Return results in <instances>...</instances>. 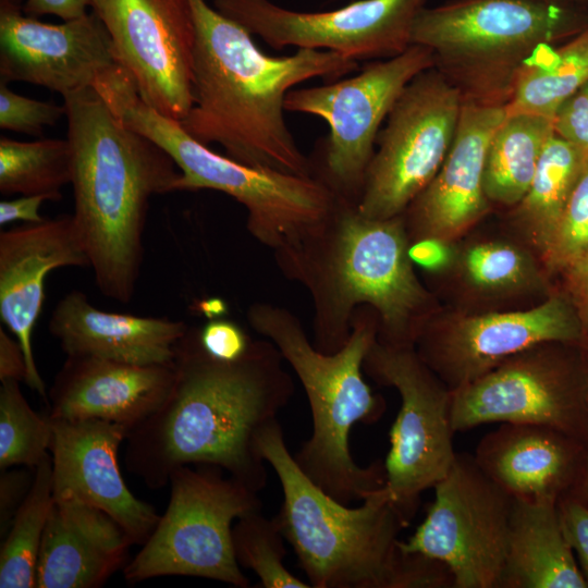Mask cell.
I'll return each mask as SVG.
<instances>
[{"label": "cell", "mask_w": 588, "mask_h": 588, "mask_svg": "<svg viewBox=\"0 0 588 588\" xmlns=\"http://www.w3.org/2000/svg\"><path fill=\"white\" fill-rule=\"evenodd\" d=\"M363 369L377 383L396 389L401 397L390 430L384 487L408 526L421 493L448 474L456 456L452 391L415 347H393L376 340L365 356Z\"/></svg>", "instance_id": "11"}, {"label": "cell", "mask_w": 588, "mask_h": 588, "mask_svg": "<svg viewBox=\"0 0 588 588\" xmlns=\"http://www.w3.org/2000/svg\"><path fill=\"white\" fill-rule=\"evenodd\" d=\"M1 470L0 476V535L7 534L10 524L25 500L34 480V469Z\"/></svg>", "instance_id": "40"}, {"label": "cell", "mask_w": 588, "mask_h": 588, "mask_svg": "<svg viewBox=\"0 0 588 588\" xmlns=\"http://www.w3.org/2000/svg\"><path fill=\"white\" fill-rule=\"evenodd\" d=\"M553 134L552 119L505 112L490 138L486 156L483 189L490 203L514 207L523 199Z\"/></svg>", "instance_id": "27"}, {"label": "cell", "mask_w": 588, "mask_h": 588, "mask_svg": "<svg viewBox=\"0 0 588 588\" xmlns=\"http://www.w3.org/2000/svg\"><path fill=\"white\" fill-rule=\"evenodd\" d=\"M580 342L583 330L574 305L567 295L558 294L526 310L427 321L415 351L453 391L539 344Z\"/></svg>", "instance_id": "17"}, {"label": "cell", "mask_w": 588, "mask_h": 588, "mask_svg": "<svg viewBox=\"0 0 588 588\" xmlns=\"http://www.w3.org/2000/svg\"><path fill=\"white\" fill-rule=\"evenodd\" d=\"M51 424L53 494H71L103 511L133 544H143L160 515L137 499L122 477L118 452L128 429L99 419H51Z\"/></svg>", "instance_id": "19"}, {"label": "cell", "mask_w": 588, "mask_h": 588, "mask_svg": "<svg viewBox=\"0 0 588 588\" xmlns=\"http://www.w3.org/2000/svg\"><path fill=\"white\" fill-rule=\"evenodd\" d=\"M118 64L112 39L95 12L49 24L0 0L1 82L28 83L63 96L93 87Z\"/></svg>", "instance_id": "18"}, {"label": "cell", "mask_w": 588, "mask_h": 588, "mask_svg": "<svg viewBox=\"0 0 588 588\" xmlns=\"http://www.w3.org/2000/svg\"><path fill=\"white\" fill-rule=\"evenodd\" d=\"M541 48L520 70L506 113L553 119L558 108L588 81V24L558 46Z\"/></svg>", "instance_id": "28"}, {"label": "cell", "mask_w": 588, "mask_h": 588, "mask_svg": "<svg viewBox=\"0 0 588 588\" xmlns=\"http://www.w3.org/2000/svg\"><path fill=\"white\" fill-rule=\"evenodd\" d=\"M587 156L565 139L553 136L540 156L535 175L515 207V219L531 241L547 250Z\"/></svg>", "instance_id": "29"}, {"label": "cell", "mask_w": 588, "mask_h": 588, "mask_svg": "<svg viewBox=\"0 0 588 588\" xmlns=\"http://www.w3.org/2000/svg\"><path fill=\"white\" fill-rule=\"evenodd\" d=\"M587 24L583 8L550 0H450L420 10L411 42L432 52L464 101L505 107L522 68Z\"/></svg>", "instance_id": "8"}, {"label": "cell", "mask_w": 588, "mask_h": 588, "mask_svg": "<svg viewBox=\"0 0 588 588\" xmlns=\"http://www.w3.org/2000/svg\"><path fill=\"white\" fill-rule=\"evenodd\" d=\"M53 430L48 415L36 413L20 389V382L0 387V469L24 466L35 469L50 451Z\"/></svg>", "instance_id": "32"}, {"label": "cell", "mask_w": 588, "mask_h": 588, "mask_svg": "<svg viewBox=\"0 0 588 588\" xmlns=\"http://www.w3.org/2000/svg\"><path fill=\"white\" fill-rule=\"evenodd\" d=\"M461 268L466 282L485 293L520 290L539 277L528 254L504 242H483L467 247L461 256Z\"/></svg>", "instance_id": "34"}, {"label": "cell", "mask_w": 588, "mask_h": 588, "mask_svg": "<svg viewBox=\"0 0 588 588\" xmlns=\"http://www.w3.org/2000/svg\"><path fill=\"white\" fill-rule=\"evenodd\" d=\"M47 200H54L50 195H22L21 197L0 201V225H7L15 221L34 223L42 221L39 210Z\"/></svg>", "instance_id": "43"}, {"label": "cell", "mask_w": 588, "mask_h": 588, "mask_svg": "<svg viewBox=\"0 0 588 588\" xmlns=\"http://www.w3.org/2000/svg\"><path fill=\"white\" fill-rule=\"evenodd\" d=\"M433 489L425 519L401 548L443 563L454 588H500L513 498L466 453H456Z\"/></svg>", "instance_id": "14"}, {"label": "cell", "mask_w": 588, "mask_h": 588, "mask_svg": "<svg viewBox=\"0 0 588 588\" xmlns=\"http://www.w3.org/2000/svg\"><path fill=\"white\" fill-rule=\"evenodd\" d=\"M89 2L90 0H26L22 10L33 17L54 15L66 21L86 14Z\"/></svg>", "instance_id": "45"}, {"label": "cell", "mask_w": 588, "mask_h": 588, "mask_svg": "<svg viewBox=\"0 0 588 588\" xmlns=\"http://www.w3.org/2000/svg\"><path fill=\"white\" fill-rule=\"evenodd\" d=\"M226 309L225 302L218 297L206 298L196 304L197 313L204 315L208 320L223 317Z\"/></svg>", "instance_id": "47"}, {"label": "cell", "mask_w": 588, "mask_h": 588, "mask_svg": "<svg viewBox=\"0 0 588 588\" xmlns=\"http://www.w3.org/2000/svg\"><path fill=\"white\" fill-rule=\"evenodd\" d=\"M563 271L566 274L567 296L577 313L583 341L588 348V252L574 259Z\"/></svg>", "instance_id": "42"}, {"label": "cell", "mask_w": 588, "mask_h": 588, "mask_svg": "<svg viewBox=\"0 0 588 588\" xmlns=\"http://www.w3.org/2000/svg\"><path fill=\"white\" fill-rule=\"evenodd\" d=\"M565 5L583 8L588 4V0H550Z\"/></svg>", "instance_id": "48"}, {"label": "cell", "mask_w": 588, "mask_h": 588, "mask_svg": "<svg viewBox=\"0 0 588 588\" xmlns=\"http://www.w3.org/2000/svg\"><path fill=\"white\" fill-rule=\"evenodd\" d=\"M586 443L540 425L502 422L478 442L479 468L514 499L559 502L583 474Z\"/></svg>", "instance_id": "23"}, {"label": "cell", "mask_w": 588, "mask_h": 588, "mask_svg": "<svg viewBox=\"0 0 588 588\" xmlns=\"http://www.w3.org/2000/svg\"><path fill=\"white\" fill-rule=\"evenodd\" d=\"M72 150L73 219L98 290L128 304L144 260L152 196L176 191L172 158L132 130L95 87L62 96Z\"/></svg>", "instance_id": "3"}, {"label": "cell", "mask_w": 588, "mask_h": 588, "mask_svg": "<svg viewBox=\"0 0 588 588\" xmlns=\"http://www.w3.org/2000/svg\"><path fill=\"white\" fill-rule=\"evenodd\" d=\"M586 411H587V429H588V350L586 353ZM579 500L583 504L588 506V436L586 444V455L581 477L574 492L571 494Z\"/></svg>", "instance_id": "46"}, {"label": "cell", "mask_w": 588, "mask_h": 588, "mask_svg": "<svg viewBox=\"0 0 588 588\" xmlns=\"http://www.w3.org/2000/svg\"><path fill=\"white\" fill-rule=\"evenodd\" d=\"M196 41L193 106L180 122L196 140L224 148L229 158L257 168L314 175L284 120V100L302 82L333 81L358 62L328 50L265 54L253 35L205 0H191Z\"/></svg>", "instance_id": "2"}, {"label": "cell", "mask_w": 588, "mask_h": 588, "mask_svg": "<svg viewBox=\"0 0 588 588\" xmlns=\"http://www.w3.org/2000/svg\"><path fill=\"white\" fill-rule=\"evenodd\" d=\"M72 150L65 139L32 142L0 137V192L3 195L46 194L60 200L71 184Z\"/></svg>", "instance_id": "31"}, {"label": "cell", "mask_w": 588, "mask_h": 588, "mask_svg": "<svg viewBox=\"0 0 588 588\" xmlns=\"http://www.w3.org/2000/svg\"><path fill=\"white\" fill-rule=\"evenodd\" d=\"M586 252H588V157L543 257L550 268L563 270Z\"/></svg>", "instance_id": "35"}, {"label": "cell", "mask_w": 588, "mask_h": 588, "mask_svg": "<svg viewBox=\"0 0 588 588\" xmlns=\"http://www.w3.org/2000/svg\"><path fill=\"white\" fill-rule=\"evenodd\" d=\"M558 509L564 534L588 584V506L569 494L559 501Z\"/></svg>", "instance_id": "39"}, {"label": "cell", "mask_w": 588, "mask_h": 588, "mask_svg": "<svg viewBox=\"0 0 588 588\" xmlns=\"http://www.w3.org/2000/svg\"><path fill=\"white\" fill-rule=\"evenodd\" d=\"M28 368L24 352L16 340L0 328V381L27 382Z\"/></svg>", "instance_id": "44"}, {"label": "cell", "mask_w": 588, "mask_h": 588, "mask_svg": "<svg viewBox=\"0 0 588 588\" xmlns=\"http://www.w3.org/2000/svg\"><path fill=\"white\" fill-rule=\"evenodd\" d=\"M8 1H10L13 4L23 7V4L25 3L26 0H8Z\"/></svg>", "instance_id": "49"}, {"label": "cell", "mask_w": 588, "mask_h": 588, "mask_svg": "<svg viewBox=\"0 0 588 588\" xmlns=\"http://www.w3.org/2000/svg\"><path fill=\"white\" fill-rule=\"evenodd\" d=\"M463 97L436 68L416 75L391 109L367 169L358 211L402 216L441 168L455 137Z\"/></svg>", "instance_id": "12"}, {"label": "cell", "mask_w": 588, "mask_h": 588, "mask_svg": "<svg viewBox=\"0 0 588 588\" xmlns=\"http://www.w3.org/2000/svg\"><path fill=\"white\" fill-rule=\"evenodd\" d=\"M430 68L432 52L411 45L399 56L371 61L352 77L287 93L285 111L313 114L329 125L310 160L313 174L340 198L357 205L382 122L407 84Z\"/></svg>", "instance_id": "10"}, {"label": "cell", "mask_w": 588, "mask_h": 588, "mask_svg": "<svg viewBox=\"0 0 588 588\" xmlns=\"http://www.w3.org/2000/svg\"><path fill=\"white\" fill-rule=\"evenodd\" d=\"M199 341L210 356L231 362L242 357L253 340L236 322L221 317L199 328Z\"/></svg>", "instance_id": "37"}, {"label": "cell", "mask_w": 588, "mask_h": 588, "mask_svg": "<svg viewBox=\"0 0 588 588\" xmlns=\"http://www.w3.org/2000/svg\"><path fill=\"white\" fill-rule=\"evenodd\" d=\"M258 443L282 487L274 517L313 588H454L443 563L401 548L407 526L384 486L348 507L299 468L278 420Z\"/></svg>", "instance_id": "5"}, {"label": "cell", "mask_w": 588, "mask_h": 588, "mask_svg": "<svg viewBox=\"0 0 588 588\" xmlns=\"http://www.w3.org/2000/svg\"><path fill=\"white\" fill-rule=\"evenodd\" d=\"M558 503L513 498L500 588H588Z\"/></svg>", "instance_id": "26"}, {"label": "cell", "mask_w": 588, "mask_h": 588, "mask_svg": "<svg viewBox=\"0 0 588 588\" xmlns=\"http://www.w3.org/2000/svg\"><path fill=\"white\" fill-rule=\"evenodd\" d=\"M246 317L256 332L277 346L307 395L313 432L294 456L299 468L326 493L347 505L382 488L384 463L358 466L348 442L355 424H373L385 409L384 400L373 394L363 378L365 356L378 334L376 311L359 306L347 342L332 354L318 351L302 321L285 307L256 302Z\"/></svg>", "instance_id": "6"}, {"label": "cell", "mask_w": 588, "mask_h": 588, "mask_svg": "<svg viewBox=\"0 0 588 588\" xmlns=\"http://www.w3.org/2000/svg\"><path fill=\"white\" fill-rule=\"evenodd\" d=\"M565 343H544L520 352L452 391L454 432L483 424L540 425L587 444L586 354Z\"/></svg>", "instance_id": "13"}, {"label": "cell", "mask_w": 588, "mask_h": 588, "mask_svg": "<svg viewBox=\"0 0 588 588\" xmlns=\"http://www.w3.org/2000/svg\"><path fill=\"white\" fill-rule=\"evenodd\" d=\"M188 326L167 317L113 313L95 307L78 290L53 308L49 331L66 356H88L137 365L173 364Z\"/></svg>", "instance_id": "25"}, {"label": "cell", "mask_w": 588, "mask_h": 588, "mask_svg": "<svg viewBox=\"0 0 588 588\" xmlns=\"http://www.w3.org/2000/svg\"><path fill=\"white\" fill-rule=\"evenodd\" d=\"M170 365H137L66 356L48 392L51 419H99L131 430L166 401L174 382Z\"/></svg>", "instance_id": "22"}, {"label": "cell", "mask_w": 588, "mask_h": 588, "mask_svg": "<svg viewBox=\"0 0 588 588\" xmlns=\"http://www.w3.org/2000/svg\"><path fill=\"white\" fill-rule=\"evenodd\" d=\"M428 0H357L324 12L270 0H213V8L272 48L328 50L348 59L383 60L404 52Z\"/></svg>", "instance_id": "15"}, {"label": "cell", "mask_w": 588, "mask_h": 588, "mask_svg": "<svg viewBox=\"0 0 588 588\" xmlns=\"http://www.w3.org/2000/svg\"><path fill=\"white\" fill-rule=\"evenodd\" d=\"M408 255L413 264L430 272H442L456 259L450 241L438 237H422L411 242Z\"/></svg>", "instance_id": "41"}, {"label": "cell", "mask_w": 588, "mask_h": 588, "mask_svg": "<svg viewBox=\"0 0 588 588\" xmlns=\"http://www.w3.org/2000/svg\"><path fill=\"white\" fill-rule=\"evenodd\" d=\"M52 503V457L48 453L34 469L33 485L4 535L0 588L36 587L37 563Z\"/></svg>", "instance_id": "30"}, {"label": "cell", "mask_w": 588, "mask_h": 588, "mask_svg": "<svg viewBox=\"0 0 588 588\" xmlns=\"http://www.w3.org/2000/svg\"><path fill=\"white\" fill-rule=\"evenodd\" d=\"M139 97L181 121L193 106L196 28L191 0H90Z\"/></svg>", "instance_id": "16"}, {"label": "cell", "mask_w": 588, "mask_h": 588, "mask_svg": "<svg viewBox=\"0 0 588 588\" xmlns=\"http://www.w3.org/2000/svg\"><path fill=\"white\" fill-rule=\"evenodd\" d=\"M133 542L107 513L71 494H53L36 587L97 588L124 565Z\"/></svg>", "instance_id": "24"}, {"label": "cell", "mask_w": 588, "mask_h": 588, "mask_svg": "<svg viewBox=\"0 0 588 588\" xmlns=\"http://www.w3.org/2000/svg\"><path fill=\"white\" fill-rule=\"evenodd\" d=\"M504 115L505 107L463 102L455 137L441 168L403 213L411 242L422 237L451 241L487 213L486 156Z\"/></svg>", "instance_id": "21"}, {"label": "cell", "mask_w": 588, "mask_h": 588, "mask_svg": "<svg viewBox=\"0 0 588 588\" xmlns=\"http://www.w3.org/2000/svg\"><path fill=\"white\" fill-rule=\"evenodd\" d=\"M65 267H89V258L72 215L25 223L0 233V318L19 341L28 368L26 384L44 400L33 332L41 314L48 274Z\"/></svg>", "instance_id": "20"}, {"label": "cell", "mask_w": 588, "mask_h": 588, "mask_svg": "<svg viewBox=\"0 0 588 588\" xmlns=\"http://www.w3.org/2000/svg\"><path fill=\"white\" fill-rule=\"evenodd\" d=\"M63 115L64 106L19 95L0 81V127L42 137L46 126H53Z\"/></svg>", "instance_id": "36"}, {"label": "cell", "mask_w": 588, "mask_h": 588, "mask_svg": "<svg viewBox=\"0 0 588 588\" xmlns=\"http://www.w3.org/2000/svg\"><path fill=\"white\" fill-rule=\"evenodd\" d=\"M284 535L275 517L267 518L260 511L237 518L232 528L236 562L252 569L264 588H309L284 565Z\"/></svg>", "instance_id": "33"}, {"label": "cell", "mask_w": 588, "mask_h": 588, "mask_svg": "<svg viewBox=\"0 0 588 588\" xmlns=\"http://www.w3.org/2000/svg\"><path fill=\"white\" fill-rule=\"evenodd\" d=\"M403 215L363 216L356 204L339 197L326 226L296 252L277 261L285 278L299 282L314 305V346L341 350L359 306L378 317L377 341L415 347L426 324L431 295L418 280L408 255Z\"/></svg>", "instance_id": "4"}, {"label": "cell", "mask_w": 588, "mask_h": 588, "mask_svg": "<svg viewBox=\"0 0 588 588\" xmlns=\"http://www.w3.org/2000/svg\"><path fill=\"white\" fill-rule=\"evenodd\" d=\"M102 97L125 125L172 158L181 172L176 191L213 189L240 203L247 231L275 260L316 236L338 207L339 196L315 175L252 167L215 152L148 106L127 76L107 84Z\"/></svg>", "instance_id": "7"}, {"label": "cell", "mask_w": 588, "mask_h": 588, "mask_svg": "<svg viewBox=\"0 0 588 588\" xmlns=\"http://www.w3.org/2000/svg\"><path fill=\"white\" fill-rule=\"evenodd\" d=\"M552 121L554 134L588 157V81L562 102Z\"/></svg>", "instance_id": "38"}, {"label": "cell", "mask_w": 588, "mask_h": 588, "mask_svg": "<svg viewBox=\"0 0 588 588\" xmlns=\"http://www.w3.org/2000/svg\"><path fill=\"white\" fill-rule=\"evenodd\" d=\"M283 360L268 339L253 340L236 360L217 359L189 327L176 345L169 395L125 440L126 469L160 489L181 466L211 465L259 492L267 483L259 437L295 390Z\"/></svg>", "instance_id": "1"}, {"label": "cell", "mask_w": 588, "mask_h": 588, "mask_svg": "<svg viewBox=\"0 0 588 588\" xmlns=\"http://www.w3.org/2000/svg\"><path fill=\"white\" fill-rule=\"evenodd\" d=\"M168 485L167 510L124 566L125 580L180 575L247 588L249 580L234 555L232 528L237 518L261 510L258 492L211 465L181 466Z\"/></svg>", "instance_id": "9"}]
</instances>
